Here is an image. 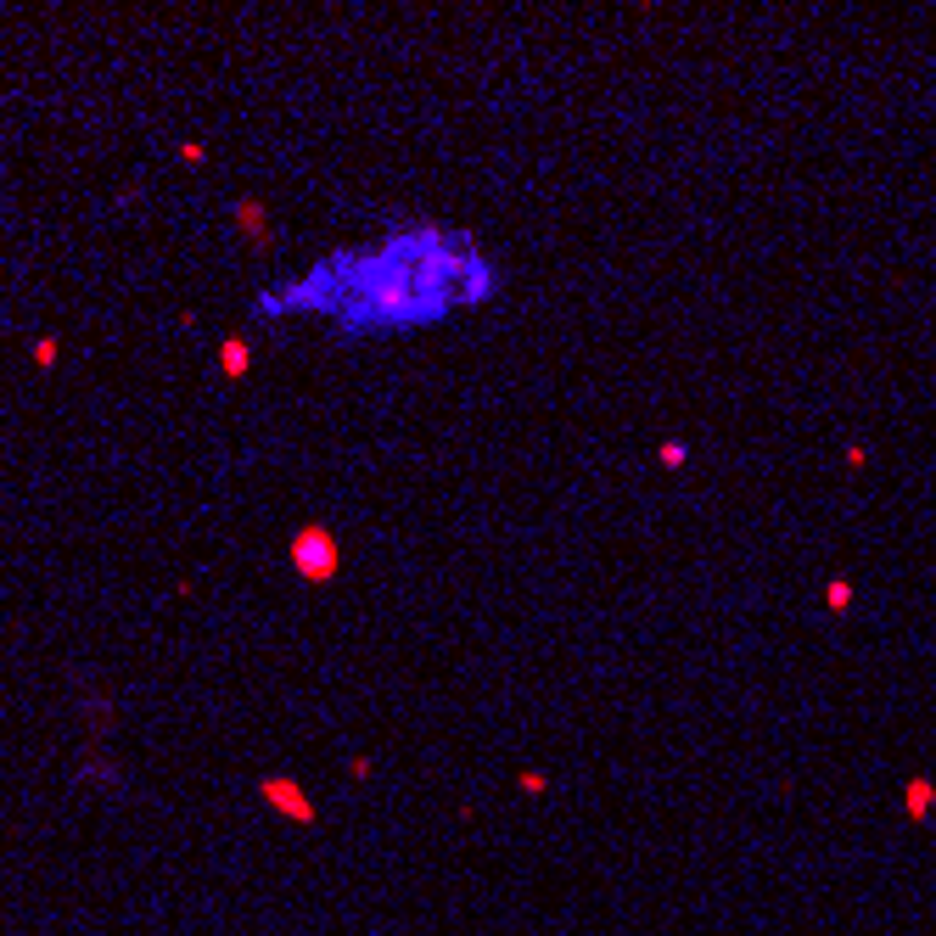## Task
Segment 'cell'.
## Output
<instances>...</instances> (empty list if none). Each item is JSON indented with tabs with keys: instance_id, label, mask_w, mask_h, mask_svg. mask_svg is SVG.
Listing matches in <instances>:
<instances>
[{
	"instance_id": "ba28073f",
	"label": "cell",
	"mask_w": 936,
	"mask_h": 936,
	"mask_svg": "<svg viewBox=\"0 0 936 936\" xmlns=\"http://www.w3.org/2000/svg\"><path fill=\"white\" fill-rule=\"evenodd\" d=\"M824 606L836 611V617H841V611H852V583L847 578H830V583H824Z\"/></svg>"
},
{
	"instance_id": "7a4b0ae2",
	"label": "cell",
	"mask_w": 936,
	"mask_h": 936,
	"mask_svg": "<svg viewBox=\"0 0 936 936\" xmlns=\"http://www.w3.org/2000/svg\"><path fill=\"white\" fill-rule=\"evenodd\" d=\"M286 555H292V572L303 583H331L342 572V544L326 522H303L292 533V544H286Z\"/></svg>"
},
{
	"instance_id": "277c9868",
	"label": "cell",
	"mask_w": 936,
	"mask_h": 936,
	"mask_svg": "<svg viewBox=\"0 0 936 936\" xmlns=\"http://www.w3.org/2000/svg\"><path fill=\"white\" fill-rule=\"evenodd\" d=\"M236 230H242V242L253 247V253H264L270 247V213H264V202L258 197H236Z\"/></svg>"
},
{
	"instance_id": "3957f363",
	"label": "cell",
	"mask_w": 936,
	"mask_h": 936,
	"mask_svg": "<svg viewBox=\"0 0 936 936\" xmlns=\"http://www.w3.org/2000/svg\"><path fill=\"white\" fill-rule=\"evenodd\" d=\"M258 796L270 802L275 813H286L292 824H314V802L298 780H286V774H270V780H258Z\"/></svg>"
},
{
	"instance_id": "9c48e42d",
	"label": "cell",
	"mask_w": 936,
	"mask_h": 936,
	"mask_svg": "<svg viewBox=\"0 0 936 936\" xmlns=\"http://www.w3.org/2000/svg\"><path fill=\"white\" fill-rule=\"evenodd\" d=\"M57 354H62V348H57V337H40V342H34V365H40V370H51V365H57Z\"/></svg>"
},
{
	"instance_id": "52a82bcc",
	"label": "cell",
	"mask_w": 936,
	"mask_h": 936,
	"mask_svg": "<svg viewBox=\"0 0 936 936\" xmlns=\"http://www.w3.org/2000/svg\"><path fill=\"white\" fill-rule=\"evenodd\" d=\"M656 460H662L667 471L690 466V443H684V438H662V449H656Z\"/></svg>"
},
{
	"instance_id": "30bf717a",
	"label": "cell",
	"mask_w": 936,
	"mask_h": 936,
	"mask_svg": "<svg viewBox=\"0 0 936 936\" xmlns=\"http://www.w3.org/2000/svg\"><path fill=\"white\" fill-rule=\"evenodd\" d=\"M202 157H208V146H202V141H185L180 146V163H191V169H197Z\"/></svg>"
},
{
	"instance_id": "5b68a950",
	"label": "cell",
	"mask_w": 936,
	"mask_h": 936,
	"mask_svg": "<svg viewBox=\"0 0 936 936\" xmlns=\"http://www.w3.org/2000/svg\"><path fill=\"white\" fill-rule=\"evenodd\" d=\"M213 365H219V376H225V382H242L247 370H253V342H247V337H225V342H219V354H213Z\"/></svg>"
},
{
	"instance_id": "6da1fadb",
	"label": "cell",
	"mask_w": 936,
	"mask_h": 936,
	"mask_svg": "<svg viewBox=\"0 0 936 936\" xmlns=\"http://www.w3.org/2000/svg\"><path fill=\"white\" fill-rule=\"evenodd\" d=\"M499 258L483 253L466 230L398 225L370 253H331L309 275L258 292V314L309 309L337 320L342 337H387V331L438 326L460 309L499 298Z\"/></svg>"
},
{
	"instance_id": "8992f818",
	"label": "cell",
	"mask_w": 936,
	"mask_h": 936,
	"mask_svg": "<svg viewBox=\"0 0 936 936\" xmlns=\"http://www.w3.org/2000/svg\"><path fill=\"white\" fill-rule=\"evenodd\" d=\"M903 808H908V819H931V808H936V780H908Z\"/></svg>"
}]
</instances>
